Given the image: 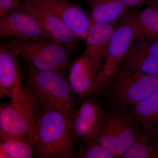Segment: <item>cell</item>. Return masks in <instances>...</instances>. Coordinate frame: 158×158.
<instances>
[{
    "instance_id": "cell-1",
    "label": "cell",
    "mask_w": 158,
    "mask_h": 158,
    "mask_svg": "<svg viewBox=\"0 0 158 158\" xmlns=\"http://www.w3.org/2000/svg\"><path fill=\"white\" fill-rule=\"evenodd\" d=\"M41 99L36 142L37 157L77 158L74 151L77 139L71 120Z\"/></svg>"
},
{
    "instance_id": "cell-2",
    "label": "cell",
    "mask_w": 158,
    "mask_h": 158,
    "mask_svg": "<svg viewBox=\"0 0 158 158\" xmlns=\"http://www.w3.org/2000/svg\"><path fill=\"white\" fill-rule=\"evenodd\" d=\"M42 99L27 85L0 107L1 141L22 140L36 144Z\"/></svg>"
},
{
    "instance_id": "cell-3",
    "label": "cell",
    "mask_w": 158,
    "mask_h": 158,
    "mask_svg": "<svg viewBox=\"0 0 158 158\" xmlns=\"http://www.w3.org/2000/svg\"><path fill=\"white\" fill-rule=\"evenodd\" d=\"M158 91V73L118 69L103 94L107 107L128 110L132 106Z\"/></svg>"
},
{
    "instance_id": "cell-4",
    "label": "cell",
    "mask_w": 158,
    "mask_h": 158,
    "mask_svg": "<svg viewBox=\"0 0 158 158\" xmlns=\"http://www.w3.org/2000/svg\"><path fill=\"white\" fill-rule=\"evenodd\" d=\"M27 85L43 99L72 121L76 109L73 92L64 74L56 70H40L24 62Z\"/></svg>"
},
{
    "instance_id": "cell-5",
    "label": "cell",
    "mask_w": 158,
    "mask_h": 158,
    "mask_svg": "<svg viewBox=\"0 0 158 158\" xmlns=\"http://www.w3.org/2000/svg\"><path fill=\"white\" fill-rule=\"evenodd\" d=\"M25 62L40 70H56L64 74L69 63L68 50L46 37L31 40L13 38L5 40Z\"/></svg>"
},
{
    "instance_id": "cell-6",
    "label": "cell",
    "mask_w": 158,
    "mask_h": 158,
    "mask_svg": "<svg viewBox=\"0 0 158 158\" xmlns=\"http://www.w3.org/2000/svg\"><path fill=\"white\" fill-rule=\"evenodd\" d=\"M140 127L128 110L106 107L95 139L115 158H122L132 145Z\"/></svg>"
},
{
    "instance_id": "cell-7",
    "label": "cell",
    "mask_w": 158,
    "mask_h": 158,
    "mask_svg": "<svg viewBox=\"0 0 158 158\" xmlns=\"http://www.w3.org/2000/svg\"><path fill=\"white\" fill-rule=\"evenodd\" d=\"M135 39L134 29L129 21L123 16L111 39L101 69L95 77L85 97L103 94L116 76L120 65Z\"/></svg>"
},
{
    "instance_id": "cell-8",
    "label": "cell",
    "mask_w": 158,
    "mask_h": 158,
    "mask_svg": "<svg viewBox=\"0 0 158 158\" xmlns=\"http://www.w3.org/2000/svg\"><path fill=\"white\" fill-rule=\"evenodd\" d=\"M25 9L54 41L73 52L77 38L59 18L33 0H24Z\"/></svg>"
},
{
    "instance_id": "cell-9",
    "label": "cell",
    "mask_w": 158,
    "mask_h": 158,
    "mask_svg": "<svg viewBox=\"0 0 158 158\" xmlns=\"http://www.w3.org/2000/svg\"><path fill=\"white\" fill-rule=\"evenodd\" d=\"M42 37L51 39L36 19L23 9L10 11L0 17L1 39L31 40Z\"/></svg>"
},
{
    "instance_id": "cell-10",
    "label": "cell",
    "mask_w": 158,
    "mask_h": 158,
    "mask_svg": "<svg viewBox=\"0 0 158 158\" xmlns=\"http://www.w3.org/2000/svg\"><path fill=\"white\" fill-rule=\"evenodd\" d=\"M33 1L59 17L78 39H86L90 20L80 6L68 0Z\"/></svg>"
},
{
    "instance_id": "cell-11",
    "label": "cell",
    "mask_w": 158,
    "mask_h": 158,
    "mask_svg": "<svg viewBox=\"0 0 158 158\" xmlns=\"http://www.w3.org/2000/svg\"><path fill=\"white\" fill-rule=\"evenodd\" d=\"M117 27L116 23L90 24L85 39L86 49L84 55L95 77L101 69L110 41Z\"/></svg>"
},
{
    "instance_id": "cell-12",
    "label": "cell",
    "mask_w": 158,
    "mask_h": 158,
    "mask_svg": "<svg viewBox=\"0 0 158 158\" xmlns=\"http://www.w3.org/2000/svg\"><path fill=\"white\" fill-rule=\"evenodd\" d=\"M119 67L142 73H158V40L134 39Z\"/></svg>"
},
{
    "instance_id": "cell-13",
    "label": "cell",
    "mask_w": 158,
    "mask_h": 158,
    "mask_svg": "<svg viewBox=\"0 0 158 158\" xmlns=\"http://www.w3.org/2000/svg\"><path fill=\"white\" fill-rule=\"evenodd\" d=\"M18 54L5 41L0 44V96L11 98L23 90Z\"/></svg>"
},
{
    "instance_id": "cell-14",
    "label": "cell",
    "mask_w": 158,
    "mask_h": 158,
    "mask_svg": "<svg viewBox=\"0 0 158 158\" xmlns=\"http://www.w3.org/2000/svg\"><path fill=\"white\" fill-rule=\"evenodd\" d=\"M104 110L95 100L88 98L77 110L73 118L72 125L77 140L86 145L96 138L101 125Z\"/></svg>"
},
{
    "instance_id": "cell-15",
    "label": "cell",
    "mask_w": 158,
    "mask_h": 158,
    "mask_svg": "<svg viewBox=\"0 0 158 158\" xmlns=\"http://www.w3.org/2000/svg\"><path fill=\"white\" fill-rule=\"evenodd\" d=\"M125 15L132 26L135 39L158 40V0L141 11H129Z\"/></svg>"
},
{
    "instance_id": "cell-16",
    "label": "cell",
    "mask_w": 158,
    "mask_h": 158,
    "mask_svg": "<svg viewBox=\"0 0 158 158\" xmlns=\"http://www.w3.org/2000/svg\"><path fill=\"white\" fill-rule=\"evenodd\" d=\"M90 8V24L115 23L127 13L129 7L113 0H86Z\"/></svg>"
},
{
    "instance_id": "cell-17",
    "label": "cell",
    "mask_w": 158,
    "mask_h": 158,
    "mask_svg": "<svg viewBox=\"0 0 158 158\" xmlns=\"http://www.w3.org/2000/svg\"><path fill=\"white\" fill-rule=\"evenodd\" d=\"M122 158H158V130L141 127L132 145Z\"/></svg>"
},
{
    "instance_id": "cell-18",
    "label": "cell",
    "mask_w": 158,
    "mask_h": 158,
    "mask_svg": "<svg viewBox=\"0 0 158 158\" xmlns=\"http://www.w3.org/2000/svg\"><path fill=\"white\" fill-rule=\"evenodd\" d=\"M95 77L84 54L71 66L68 83L75 94L83 98L86 96Z\"/></svg>"
},
{
    "instance_id": "cell-19",
    "label": "cell",
    "mask_w": 158,
    "mask_h": 158,
    "mask_svg": "<svg viewBox=\"0 0 158 158\" xmlns=\"http://www.w3.org/2000/svg\"><path fill=\"white\" fill-rule=\"evenodd\" d=\"M128 111L140 126L158 130V91L132 106Z\"/></svg>"
},
{
    "instance_id": "cell-20",
    "label": "cell",
    "mask_w": 158,
    "mask_h": 158,
    "mask_svg": "<svg viewBox=\"0 0 158 158\" xmlns=\"http://www.w3.org/2000/svg\"><path fill=\"white\" fill-rule=\"evenodd\" d=\"M1 158H31L36 150V144L22 140L1 141Z\"/></svg>"
},
{
    "instance_id": "cell-21",
    "label": "cell",
    "mask_w": 158,
    "mask_h": 158,
    "mask_svg": "<svg viewBox=\"0 0 158 158\" xmlns=\"http://www.w3.org/2000/svg\"><path fill=\"white\" fill-rule=\"evenodd\" d=\"M77 158H114V156L100 144L96 139H93L84 146L79 148Z\"/></svg>"
},
{
    "instance_id": "cell-22",
    "label": "cell",
    "mask_w": 158,
    "mask_h": 158,
    "mask_svg": "<svg viewBox=\"0 0 158 158\" xmlns=\"http://www.w3.org/2000/svg\"><path fill=\"white\" fill-rule=\"evenodd\" d=\"M25 9L24 0H0V17L15 10Z\"/></svg>"
},
{
    "instance_id": "cell-23",
    "label": "cell",
    "mask_w": 158,
    "mask_h": 158,
    "mask_svg": "<svg viewBox=\"0 0 158 158\" xmlns=\"http://www.w3.org/2000/svg\"><path fill=\"white\" fill-rule=\"evenodd\" d=\"M123 3L130 7H138L148 5L151 6L154 0H113Z\"/></svg>"
}]
</instances>
